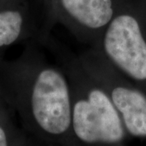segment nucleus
<instances>
[{"instance_id":"nucleus-3","label":"nucleus","mask_w":146,"mask_h":146,"mask_svg":"<svg viewBox=\"0 0 146 146\" xmlns=\"http://www.w3.org/2000/svg\"><path fill=\"white\" fill-rule=\"evenodd\" d=\"M120 72L137 83H146V36L140 20L117 0L115 16L98 48Z\"/></svg>"},{"instance_id":"nucleus-2","label":"nucleus","mask_w":146,"mask_h":146,"mask_svg":"<svg viewBox=\"0 0 146 146\" xmlns=\"http://www.w3.org/2000/svg\"><path fill=\"white\" fill-rule=\"evenodd\" d=\"M68 75L72 92V127L81 146H123L126 129L119 112L95 79L72 54L51 40L46 46Z\"/></svg>"},{"instance_id":"nucleus-4","label":"nucleus","mask_w":146,"mask_h":146,"mask_svg":"<svg viewBox=\"0 0 146 146\" xmlns=\"http://www.w3.org/2000/svg\"><path fill=\"white\" fill-rule=\"evenodd\" d=\"M54 27L63 25L79 42L98 49L115 16L117 0H44Z\"/></svg>"},{"instance_id":"nucleus-5","label":"nucleus","mask_w":146,"mask_h":146,"mask_svg":"<svg viewBox=\"0 0 146 146\" xmlns=\"http://www.w3.org/2000/svg\"><path fill=\"white\" fill-rule=\"evenodd\" d=\"M0 146H10L7 131L2 126H0Z\"/></svg>"},{"instance_id":"nucleus-1","label":"nucleus","mask_w":146,"mask_h":146,"mask_svg":"<svg viewBox=\"0 0 146 146\" xmlns=\"http://www.w3.org/2000/svg\"><path fill=\"white\" fill-rule=\"evenodd\" d=\"M21 104L34 140L46 146H81L72 127V92L61 64L31 53L21 71Z\"/></svg>"},{"instance_id":"nucleus-6","label":"nucleus","mask_w":146,"mask_h":146,"mask_svg":"<svg viewBox=\"0 0 146 146\" xmlns=\"http://www.w3.org/2000/svg\"><path fill=\"white\" fill-rule=\"evenodd\" d=\"M30 146H46V145H43V144H42V143L38 142V141H36V140H34V142H33V144H31V145Z\"/></svg>"}]
</instances>
